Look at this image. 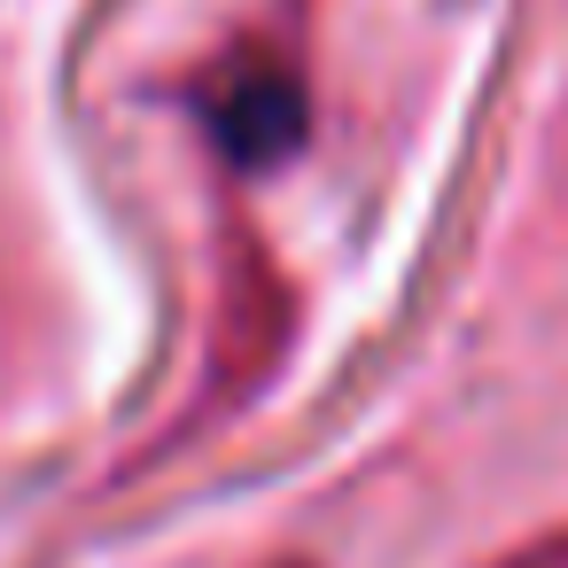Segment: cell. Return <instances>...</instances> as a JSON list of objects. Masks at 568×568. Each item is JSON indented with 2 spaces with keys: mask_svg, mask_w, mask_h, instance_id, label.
Instances as JSON below:
<instances>
[{
  "mask_svg": "<svg viewBox=\"0 0 568 568\" xmlns=\"http://www.w3.org/2000/svg\"><path fill=\"white\" fill-rule=\"evenodd\" d=\"M211 133L219 149L257 172V164H281L296 141H304V87L281 71V63H234L219 87H211Z\"/></svg>",
  "mask_w": 568,
  "mask_h": 568,
  "instance_id": "cell-1",
  "label": "cell"
}]
</instances>
